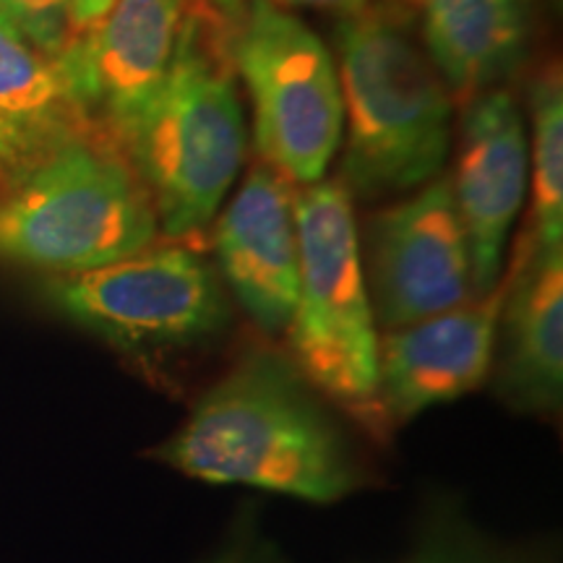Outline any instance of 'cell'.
<instances>
[{
  "instance_id": "21",
  "label": "cell",
  "mask_w": 563,
  "mask_h": 563,
  "mask_svg": "<svg viewBox=\"0 0 563 563\" xmlns=\"http://www.w3.org/2000/svg\"><path fill=\"white\" fill-rule=\"evenodd\" d=\"M209 3L214 5L217 13H222V16L230 21V24H235L238 16H241V13H243L245 0H209Z\"/></svg>"
},
{
  "instance_id": "14",
  "label": "cell",
  "mask_w": 563,
  "mask_h": 563,
  "mask_svg": "<svg viewBox=\"0 0 563 563\" xmlns=\"http://www.w3.org/2000/svg\"><path fill=\"white\" fill-rule=\"evenodd\" d=\"M84 115L53 58L0 26V180H24L70 141L87 136Z\"/></svg>"
},
{
  "instance_id": "8",
  "label": "cell",
  "mask_w": 563,
  "mask_h": 563,
  "mask_svg": "<svg viewBox=\"0 0 563 563\" xmlns=\"http://www.w3.org/2000/svg\"><path fill=\"white\" fill-rule=\"evenodd\" d=\"M368 279L373 316L384 329L410 327L475 298L452 180L433 178L371 222Z\"/></svg>"
},
{
  "instance_id": "23",
  "label": "cell",
  "mask_w": 563,
  "mask_h": 563,
  "mask_svg": "<svg viewBox=\"0 0 563 563\" xmlns=\"http://www.w3.org/2000/svg\"><path fill=\"white\" fill-rule=\"evenodd\" d=\"M0 26H3V30H11V32H16V30H13V24H11V16H9V11H5L3 0H0Z\"/></svg>"
},
{
  "instance_id": "10",
  "label": "cell",
  "mask_w": 563,
  "mask_h": 563,
  "mask_svg": "<svg viewBox=\"0 0 563 563\" xmlns=\"http://www.w3.org/2000/svg\"><path fill=\"white\" fill-rule=\"evenodd\" d=\"M452 194L473 266V290L485 295L501 277L509 232L530 186V141L519 104L506 89L467 102Z\"/></svg>"
},
{
  "instance_id": "22",
  "label": "cell",
  "mask_w": 563,
  "mask_h": 563,
  "mask_svg": "<svg viewBox=\"0 0 563 563\" xmlns=\"http://www.w3.org/2000/svg\"><path fill=\"white\" fill-rule=\"evenodd\" d=\"M391 11H405V9H418V0H386Z\"/></svg>"
},
{
  "instance_id": "1",
  "label": "cell",
  "mask_w": 563,
  "mask_h": 563,
  "mask_svg": "<svg viewBox=\"0 0 563 563\" xmlns=\"http://www.w3.org/2000/svg\"><path fill=\"white\" fill-rule=\"evenodd\" d=\"M319 397L290 355L253 347L201 394L157 456L203 483L334 504L361 473Z\"/></svg>"
},
{
  "instance_id": "2",
  "label": "cell",
  "mask_w": 563,
  "mask_h": 563,
  "mask_svg": "<svg viewBox=\"0 0 563 563\" xmlns=\"http://www.w3.org/2000/svg\"><path fill=\"white\" fill-rule=\"evenodd\" d=\"M344 186L361 196L415 191L439 178L452 150V91L386 11L336 30Z\"/></svg>"
},
{
  "instance_id": "3",
  "label": "cell",
  "mask_w": 563,
  "mask_h": 563,
  "mask_svg": "<svg viewBox=\"0 0 563 563\" xmlns=\"http://www.w3.org/2000/svg\"><path fill=\"white\" fill-rule=\"evenodd\" d=\"M245 139L230 55L191 11L170 74L118 141L170 241L209 228L241 175Z\"/></svg>"
},
{
  "instance_id": "5",
  "label": "cell",
  "mask_w": 563,
  "mask_h": 563,
  "mask_svg": "<svg viewBox=\"0 0 563 563\" xmlns=\"http://www.w3.org/2000/svg\"><path fill=\"white\" fill-rule=\"evenodd\" d=\"M157 232V211L136 170L91 133L0 196V258L34 269H100L150 249Z\"/></svg>"
},
{
  "instance_id": "17",
  "label": "cell",
  "mask_w": 563,
  "mask_h": 563,
  "mask_svg": "<svg viewBox=\"0 0 563 563\" xmlns=\"http://www.w3.org/2000/svg\"><path fill=\"white\" fill-rule=\"evenodd\" d=\"M13 30L24 37L34 51L47 58H58L68 45L70 5L74 0H3Z\"/></svg>"
},
{
  "instance_id": "6",
  "label": "cell",
  "mask_w": 563,
  "mask_h": 563,
  "mask_svg": "<svg viewBox=\"0 0 563 563\" xmlns=\"http://www.w3.org/2000/svg\"><path fill=\"white\" fill-rule=\"evenodd\" d=\"M228 55L249 89L266 165L298 186L323 180L342 144V89L319 34L272 0H245Z\"/></svg>"
},
{
  "instance_id": "20",
  "label": "cell",
  "mask_w": 563,
  "mask_h": 563,
  "mask_svg": "<svg viewBox=\"0 0 563 563\" xmlns=\"http://www.w3.org/2000/svg\"><path fill=\"white\" fill-rule=\"evenodd\" d=\"M112 3L115 0H74V5H70V30H74V34L87 32L91 24H97L110 11Z\"/></svg>"
},
{
  "instance_id": "12",
  "label": "cell",
  "mask_w": 563,
  "mask_h": 563,
  "mask_svg": "<svg viewBox=\"0 0 563 563\" xmlns=\"http://www.w3.org/2000/svg\"><path fill=\"white\" fill-rule=\"evenodd\" d=\"M220 274L266 334L287 332L298 300L295 191L269 165L253 167L217 222Z\"/></svg>"
},
{
  "instance_id": "15",
  "label": "cell",
  "mask_w": 563,
  "mask_h": 563,
  "mask_svg": "<svg viewBox=\"0 0 563 563\" xmlns=\"http://www.w3.org/2000/svg\"><path fill=\"white\" fill-rule=\"evenodd\" d=\"M418 9L431 63L464 102L496 89L525 58L530 0H418Z\"/></svg>"
},
{
  "instance_id": "7",
  "label": "cell",
  "mask_w": 563,
  "mask_h": 563,
  "mask_svg": "<svg viewBox=\"0 0 563 563\" xmlns=\"http://www.w3.org/2000/svg\"><path fill=\"white\" fill-rule=\"evenodd\" d=\"M47 290L68 319L133 357L196 347L230 321L217 272L178 241L152 243L100 269L58 274Z\"/></svg>"
},
{
  "instance_id": "4",
  "label": "cell",
  "mask_w": 563,
  "mask_h": 563,
  "mask_svg": "<svg viewBox=\"0 0 563 563\" xmlns=\"http://www.w3.org/2000/svg\"><path fill=\"white\" fill-rule=\"evenodd\" d=\"M298 300L287 327L292 363L321 397L384 439L378 332L365 282L355 211L342 180L295 194Z\"/></svg>"
},
{
  "instance_id": "9",
  "label": "cell",
  "mask_w": 563,
  "mask_h": 563,
  "mask_svg": "<svg viewBox=\"0 0 563 563\" xmlns=\"http://www.w3.org/2000/svg\"><path fill=\"white\" fill-rule=\"evenodd\" d=\"M191 0H115L55 60L87 121L121 141L178 55Z\"/></svg>"
},
{
  "instance_id": "19",
  "label": "cell",
  "mask_w": 563,
  "mask_h": 563,
  "mask_svg": "<svg viewBox=\"0 0 563 563\" xmlns=\"http://www.w3.org/2000/svg\"><path fill=\"white\" fill-rule=\"evenodd\" d=\"M279 9H311V11H329L340 13L342 19L357 16L368 9V0H272Z\"/></svg>"
},
{
  "instance_id": "13",
  "label": "cell",
  "mask_w": 563,
  "mask_h": 563,
  "mask_svg": "<svg viewBox=\"0 0 563 563\" xmlns=\"http://www.w3.org/2000/svg\"><path fill=\"white\" fill-rule=\"evenodd\" d=\"M498 391L525 412H551L563 397V249L519 245L501 311Z\"/></svg>"
},
{
  "instance_id": "11",
  "label": "cell",
  "mask_w": 563,
  "mask_h": 563,
  "mask_svg": "<svg viewBox=\"0 0 563 563\" xmlns=\"http://www.w3.org/2000/svg\"><path fill=\"white\" fill-rule=\"evenodd\" d=\"M509 277L481 300L389 329L378 340V399L389 428L488 382Z\"/></svg>"
},
{
  "instance_id": "16",
  "label": "cell",
  "mask_w": 563,
  "mask_h": 563,
  "mask_svg": "<svg viewBox=\"0 0 563 563\" xmlns=\"http://www.w3.org/2000/svg\"><path fill=\"white\" fill-rule=\"evenodd\" d=\"M532 230L538 249L563 243V84L559 66L543 70L532 91Z\"/></svg>"
},
{
  "instance_id": "18",
  "label": "cell",
  "mask_w": 563,
  "mask_h": 563,
  "mask_svg": "<svg viewBox=\"0 0 563 563\" xmlns=\"http://www.w3.org/2000/svg\"><path fill=\"white\" fill-rule=\"evenodd\" d=\"M211 563H285L277 548L266 540L253 534L251 530H241L238 538L222 548V553H217V559Z\"/></svg>"
}]
</instances>
